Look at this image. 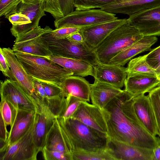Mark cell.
<instances>
[{
    "instance_id": "1",
    "label": "cell",
    "mask_w": 160,
    "mask_h": 160,
    "mask_svg": "<svg viewBox=\"0 0 160 160\" xmlns=\"http://www.w3.org/2000/svg\"><path fill=\"white\" fill-rule=\"evenodd\" d=\"M133 98L123 90L101 109L107 134L112 139L153 150L160 144V138L152 135L139 120L134 108Z\"/></svg>"
},
{
    "instance_id": "2",
    "label": "cell",
    "mask_w": 160,
    "mask_h": 160,
    "mask_svg": "<svg viewBox=\"0 0 160 160\" xmlns=\"http://www.w3.org/2000/svg\"><path fill=\"white\" fill-rule=\"evenodd\" d=\"M66 148L70 158L73 152L108 148V137L72 117H57ZM71 160V159H70Z\"/></svg>"
},
{
    "instance_id": "3",
    "label": "cell",
    "mask_w": 160,
    "mask_h": 160,
    "mask_svg": "<svg viewBox=\"0 0 160 160\" xmlns=\"http://www.w3.org/2000/svg\"><path fill=\"white\" fill-rule=\"evenodd\" d=\"M19 62L32 78L41 82L61 86L73 73L48 59L25 53L14 52Z\"/></svg>"
},
{
    "instance_id": "4",
    "label": "cell",
    "mask_w": 160,
    "mask_h": 160,
    "mask_svg": "<svg viewBox=\"0 0 160 160\" xmlns=\"http://www.w3.org/2000/svg\"><path fill=\"white\" fill-rule=\"evenodd\" d=\"M143 37L138 29L128 22L112 31L93 51L99 62L108 63L119 52Z\"/></svg>"
},
{
    "instance_id": "5",
    "label": "cell",
    "mask_w": 160,
    "mask_h": 160,
    "mask_svg": "<svg viewBox=\"0 0 160 160\" xmlns=\"http://www.w3.org/2000/svg\"><path fill=\"white\" fill-rule=\"evenodd\" d=\"M118 19L116 15L101 9L75 10L64 17L55 20L56 28L63 27L82 28L107 22Z\"/></svg>"
},
{
    "instance_id": "6",
    "label": "cell",
    "mask_w": 160,
    "mask_h": 160,
    "mask_svg": "<svg viewBox=\"0 0 160 160\" xmlns=\"http://www.w3.org/2000/svg\"><path fill=\"white\" fill-rule=\"evenodd\" d=\"M44 38L48 42L49 49L53 55L82 60L92 67L99 62L94 51L86 43L76 45L71 43L67 38Z\"/></svg>"
},
{
    "instance_id": "7",
    "label": "cell",
    "mask_w": 160,
    "mask_h": 160,
    "mask_svg": "<svg viewBox=\"0 0 160 160\" xmlns=\"http://www.w3.org/2000/svg\"><path fill=\"white\" fill-rule=\"evenodd\" d=\"M35 121L28 132L12 144L0 152V160H36L37 154L34 139Z\"/></svg>"
},
{
    "instance_id": "8",
    "label": "cell",
    "mask_w": 160,
    "mask_h": 160,
    "mask_svg": "<svg viewBox=\"0 0 160 160\" xmlns=\"http://www.w3.org/2000/svg\"><path fill=\"white\" fill-rule=\"evenodd\" d=\"M2 52L7 59L15 81L22 87L36 106L38 113L42 106L34 89L32 77L28 74L17 59L14 51L9 48H2Z\"/></svg>"
},
{
    "instance_id": "9",
    "label": "cell",
    "mask_w": 160,
    "mask_h": 160,
    "mask_svg": "<svg viewBox=\"0 0 160 160\" xmlns=\"http://www.w3.org/2000/svg\"><path fill=\"white\" fill-rule=\"evenodd\" d=\"M0 82L1 98L10 102L17 110L38 113L36 106L17 81L9 78Z\"/></svg>"
},
{
    "instance_id": "10",
    "label": "cell",
    "mask_w": 160,
    "mask_h": 160,
    "mask_svg": "<svg viewBox=\"0 0 160 160\" xmlns=\"http://www.w3.org/2000/svg\"><path fill=\"white\" fill-rule=\"evenodd\" d=\"M128 22L143 36L160 35V5L129 16Z\"/></svg>"
},
{
    "instance_id": "11",
    "label": "cell",
    "mask_w": 160,
    "mask_h": 160,
    "mask_svg": "<svg viewBox=\"0 0 160 160\" xmlns=\"http://www.w3.org/2000/svg\"><path fill=\"white\" fill-rule=\"evenodd\" d=\"M44 0H33L20 3L17 12H20L25 15L31 23L20 26L12 25L10 29L12 35L16 38L38 26L41 18L46 15Z\"/></svg>"
},
{
    "instance_id": "12",
    "label": "cell",
    "mask_w": 160,
    "mask_h": 160,
    "mask_svg": "<svg viewBox=\"0 0 160 160\" xmlns=\"http://www.w3.org/2000/svg\"><path fill=\"white\" fill-rule=\"evenodd\" d=\"M128 22V19L118 18L111 21L82 28L80 32L86 44L93 50L112 31Z\"/></svg>"
},
{
    "instance_id": "13",
    "label": "cell",
    "mask_w": 160,
    "mask_h": 160,
    "mask_svg": "<svg viewBox=\"0 0 160 160\" xmlns=\"http://www.w3.org/2000/svg\"><path fill=\"white\" fill-rule=\"evenodd\" d=\"M72 117L88 127L107 134V125L101 109L94 105L82 101Z\"/></svg>"
},
{
    "instance_id": "14",
    "label": "cell",
    "mask_w": 160,
    "mask_h": 160,
    "mask_svg": "<svg viewBox=\"0 0 160 160\" xmlns=\"http://www.w3.org/2000/svg\"><path fill=\"white\" fill-rule=\"evenodd\" d=\"M108 148L115 160H152L153 150L135 147L108 137Z\"/></svg>"
},
{
    "instance_id": "15",
    "label": "cell",
    "mask_w": 160,
    "mask_h": 160,
    "mask_svg": "<svg viewBox=\"0 0 160 160\" xmlns=\"http://www.w3.org/2000/svg\"><path fill=\"white\" fill-rule=\"evenodd\" d=\"M93 67L95 79L120 89L124 86L127 76L126 68L100 62Z\"/></svg>"
},
{
    "instance_id": "16",
    "label": "cell",
    "mask_w": 160,
    "mask_h": 160,
    "mask_svg": "<svg viewBox=\"0 0 160 160\" xmlns=\"http://www.w3.org/2000/svg\"><path fill=\"white\" fill-rule=\"evenodd\" d=\"M160 5V0H116L100 9L114 14L129 16L139 11Z\"/></svg>"
},
{
    "instance_id": "17",
    "label": "cell",
    "mask_w": 160,
    "mask_h": 160,
    "mask_svg": "<svg viewBox=\"0 0 160 160\" xmlns=\"http://www.w3.org/2000/svg\"><path fill=\"white\" fill-rule=\"evenodd\" d=\"M133 106L136 115L147 131L152 136L158 135L156 120L148 95L134 97Z\"/></svg>"
},
{
    "instance_id": "18",
    "label": "cell",
    "mask_w": 160,
    "mask_h": 160,
    "mask_svg": "<svg viewBox=\"0 0 160 160\" xmlns=\"http://www.w3.org/2000/svg\"><path fill=\"white\" fill-rule=\"evenodd\" d=\"M157 40L156 36H143L119 52L107 64L123 66L135 56L145 51H151V46Z\"/></svg>"
},
{
    "instance_id": "19",
    "label": "cell",
    "mask_w": 160,
    "mask_h": 160,
    "mask_svg": "<svg viewBox=\"0 0 160 160\" xmlns=\"http://www.w3.org/2000/svg\"><path fill=\"white\" fill-rule=\"evenodd\" d=\"M57 118L46 106L42 107L41 112L37 113L34 132V139L37 154L42 151L46 136Z\"/></svg>"
},
{
    "instance_id": "20",
    "label": "cell",
    "mask_w": 160,
    "mask_h": 160,
    "mask_svg": "<svg viewBox=\"0 0 160 160\" xmlns=\"http://www.w3.org/2000/svg\"><path fill=\"white\" fill-rule=\"evenodd\" d=\"M37 113L18 110L17 116L2 148L5 149L23 136L34 122Z\"/></svg>"
},
{
    "instance_id": "21",
    "label": "cell",
    "mask_w": 160,
    "mask_h": 160,
    "mask_svg": "<svg viewBox=\"0 0 160 160\" xmlns=\"http://www.w3.org/2000/svg\"><path fill=\"white\" fill-rule=\"evenodd\" d=\"M123 91L111 84L95 79L94 83L91 84L90 97L92 104L102 109Z\"/></svg>"
},
{
    "instance_id": "22",
    "label": "cell",
    "mask_w": 160,
    "mask_h": 160,
    "mask_svg": "<svg viewBox=\"0 0 160 160\" xmlns=\"http://www.w3.org/2000/svg\"><path fill=\"white\" fill-rule=\"evenodd\" d=\"M60 87L64 97L72 96L83 101L90 102L91 84L83 77L73 75L68 77Z\"/></svg>"
},
{
    "instance_id": "23",
    "label": "cell",
    "mask_w": 160,
    "mask_h": 160,
    "mask_svg": "<svg viewBox=\"0 0 160 160\" xmlns=\"http://www.w3.org/2000/svg\"><path fill=\"white\" fill-rule=\"evenodd\" d=\"M159 85L160 80L156 77L138 75L127 78L124 82V90L135 97L149 92Z\"/></svg>"
},
{
    "instance_id": "24",
    "label": "cell",
    "mask_w": 160,
    "mask_h": 160,
    "mask_svg": "<svg viewBox=\"0 0 160 160\" xmlns=\"http://www.w3.org/2000/svg\"><path fill=\"white\" fill-rule=\"evenodd\" d=\"M44 58L71 71L73 75L94 77L93 67L84 61L55 55Z\"/></svg>"
},
{
    "instance_id": "25",
    "label": "cell",
    "mask_w": 160,
    "mask_h": 160,
    "mask_svg": "<svg viewBox=\"0 0 160 160\" xmlns=\"http://www.w3.org/2000/svg\"><path fill=\"white\" fill-rule=\"evenodd\" d=\"M12 49L18 52L45 58L53 55L48 42L42 36L22 42L14 43Z\"/></svg>"
},
{
    "instance_id": "26",
    "label": "cell",
    "mask_w": 160,
    "mask_h": 160,
    "mask_svg": "<svg viewBox=\"0 0 160 160\" xmlns=\"http://www.w3.org/2000/svg\"><path fill=\"white\" fill-rule=\"evenodd\" d=\"M44 148L48 150L63 153L67 155L70 160L57 118L46 136Z\"/></svg>"
},
{
    "instance_id": "27",
    "label": "cell",
    "mask_w": 160,
    "mask_h": 160,
    "mask_svg": "<svg viewBox=\"0 0 160 160\" xmlns=\"http://www.w3.org/2000/svg\"><path fill=\"white\" fill-rule=\"evenodd\" d=\"M45 12L51 14L55 20L62 18L75 8L72 0H45Z\"/></svg>"
},
{
    "instance_id": "28",
    "label": "cell",
    "mask_w": 160,
    "mask_h": 160,
    "mask_svg": "<svg viewBox=\"0 0 160 160\" xmlns=\"http://www.w3.org/2000/svg\"><path fill=\"white\" fill-rule=\"evenodd\" d=\"M146 55L131 59L126 68L127 78L138 75L156 76L154 69L152 68L146 60Z\"/></svg>"
},
{
    "instance_id": "29",
    "label": "cell",
    "mask_w": 160,
    "mask_h": 160,
    "mask_svg": "<svg viewBox=\"0 0 160 160\" xmlns=\"http://www.w3.org/2000/svg\"><path fill=\"white\" fill-rule=\"evenodd\" d=\"M71 160H115L111 151L108 148L96 150H79L70 154Z\"/></svg>"
},
{
    "instance_id": "30",
    "label": "cell",
    "mask_w": 160,
    "mask_h": 160,
    "mask_svg": "<svg viewBox=\"0 0 160 160\" xmlns=\"http://www.w3.org/2000/svg\"><path fill=\"white\" fill-rule=\"evenodd\" d=\"M82 101L80 99L72 96L64 97L57 117L62 118L64 120L72 117Z\"/></svg>"
},
{
    "instance_id": "31",
    "label": "cell",
    "mask_w": 160,
    "mask_h": 160,
    "mask_svg": "<svg viewBox=\"0 0 160 160\" xmlns=\"http://www.w3.org/2000/svg\"><path fill=\"white\" fill-rule=\"evenodd\" d=\"M0 115L7 126L11 127L16 118L18 110L10 102L1 98Z\"/></svg>"
},
{
    "instance_id": "32",
    "label": "cell",
    "mask_w": 160,
    "mask_h": 160,
    "mask_svg": "<svg viewBox=\"0 0 160 160\" xmlns=\"http://www.w3.org/2000/svg\"><path fill=\"white\" fill-rule=\"evenodd\" d=\"M75 10H88L99 8L116 0H72Z\"/></svg>"
},
{
    "instance_id": "33",
    "label": "cell",
    "mask_w": 160,
    "mask_h": 160,
    "mask_svg": "<svg viewBox=\"0 0 160 160\" xmlns=\"http://www.w3.org/2000/svg\"><path fill=\"white\" fill-rule=\"evenodd\" d=\"M148 96L155 116L158 135L160 137V85L149 92Z\"/></svg>"
},
{
    "instance_id": "34",
    "label": "cell",
    "mask_w": 160,
    "mask_h": 160,
    "mask_svg": "<svg viewBox=\"0 0 160 160\" xmlns=\"http://www.w3.org/2000/svg\"><path fill=\"white\" fill-rule=\"evenodd\" d=\"M81 28L72 27H63L46 33L42 35L44 38L54 39L67 38L72 34L80 31Z\"/></svg>"
},
{
    "instance_id": "35",
    "label": "cell",
    "mask_w": 160,
    "mask_h": 160,
    "mask_svg": "<svg viewBox=\"0 0 160 160\" xmlns=\"http://www.w3.org/2000/svg\"><path fill=\"white\" fill-rule=\"evenodd\" d=\"M53 30L48 26H46L44 28H42L38 26L32 30L16 38L14 43H19L28 41L36 38L38 37L49 32Z\"/></svg>"
},
{
    "instance_id": "36",
    "label": "cell",
    "mask_w": 160,
    "mask_h": 160,
    "mask_svg": "<svg viewBox=\"0 0 160 160\" xmlns=\"http://www.w3.org/2000/svg\"><path fill=\"white\" fill-rule=\"evenodd\" d=\"M22 0H0V16L8 19L17 12L18 7Z\"/></svg>"
},
{
    "instance_id": "37",
    "label": "cell",
    "mask_w": 160,
    "mask_h": 160,
    "mask_svg": "<svg viewBox=\"0 0 160 160\" xmlns=\"http://www.w3.org/2000/svg\"><path fill=\"white\" fill-rule=\"evenodd\" d=\"M41 82L44 89L47 99L56 98L62 95V89L60 86L49 83Z\"/></svg>"
},
{
    "instance_id": "38",
    "label": "cell",
    "mask_w": 160,
    "mask_h": 160,
    "mask_svg": "<svg viewBox=\"0 0 160 160\" xmlns=\"http://www.w3.org/2000/svg\"><path fill=\"white\" fill-rule=\"evenodd\" d=\"M146 55L147 62L152 68L155 70L160 64V46L152 49Z\"/></svg>"
},
{
    "instance_id": "39",
    "label": "cell",
    "mask_w": 160,
    "mask_h": 160,
    "mask_svg": "<svg viewBox=\"0 0 160 160\" xmlns=\"http://www.w3.org/2000/svg\"><path fill=\"white\" fill-rule=\"evenodd\" d=\"M32 78L35 92L42 107L47 106V97L41 82L34 78Z\"/></svg>"
},
{
    "instance_id": "40",
    "label": "cell",
    "mask_w": 160,
    "mask_h": 160,
    "mask_svg": "<svg viewBox=\"0 0 160 160\" xmlns=\"http://www.w3.org/2000/svg\"><path fill=\"white\" fill-rule=\"evenodd\" d=\"M42 152L46 160H70L67 155L60 152L50 151L44 148Z\"/></svg>"
},
{
    "instance_id": "41",
    "label": "cell",
    "mask_w": 160,
    "mask_h": 160,
    "mask_svg": "<svg viewBox=\"0 0 160 160\" xmlns=\"http://www.w3.org/2000/svg\"><path fill=\"white\" fill-rule=\"evenodd\" d=\"M8 19L12 25L14 26H20L31 23L25 15L20 12H16L11 15Z\"/></svg>"
},
{
    "instance_id": "42",
    "label": "cell",
    "mask_w": 160,
    "mask_h": 160,
    "mask_svg": "<svg viewBox=\"0 0 160 160\" xmlns=\"http://www.w3.org/2000/svg\"><path fill=\"white\" fill-rule=\"evenodd\" d=\"M10 67L7 60L5 57L2 51V48H0V70L3 75L10 79L15 80L14 78L9 69Z\"/></svg>"
},
{
    "instance_id": "43",
    "label": "cell",
    "mask_w": 160,
    "mask_h": 160,
    "mask_svg": "<svg viewBox=\"0 0 160 160\" xmlns=\"http://www.w3.org/2000/svg\"><path fill=\"white\" fill-rule=\"evenodd\" d=\"M67 38L73 44L81 45L85 43L83 37L80 32L72 34Z\"/></svg>"
},
{
    "instance_id": "44",
    "label": "cell",
    "mask_w": 160,
    "mask_h": 160,
    "mask_svg": "<svg viewBox=\"0 0 160 160\" xmlns=\"http://www.w3.org/2000/svg\"><path fill=\"white\" fill-rule=\"evenodd\" d=\"M0 121V140L1 141L6 142L8 138L9 132H8L7 129V126L5 124L3 119L1 115Z\"/></svg>"
},
{
    "instance_id": "45",
    "label": "cell",
    "mask_w": 160,
    "mask_h": 160,
    "mask_svg": "<svg viewBox=\"0 0 160 160\" xmlns=\"http://www.w3.org/2000/svg\"><path fill=\"white\" fill-rule=\"evenodd\" d=\"M152 160H160V144L153 150Z\"/></svg>"
},
{
    "instance_id": "46",
    "label": "cell",
    "mask_w": 160,
    "mask_h": 160,
    "mask_svg": "<svg viewBox=\"0 0 160 160\" xmlns=\"http://www.w3.org/2000/svg\"><path fill=\"white\" fill-rule=\"evenodd\" d=\"M154 70L157 78L160 80V64Z\"/></svg>"
},
{
    "instance_id": "47",
    "label": "cell",
    "mask_w": 160,
    "mask_h": 160,
    "mask_svg": "<svg viewBox=\"0 0 160 160\" xmlns=\"http://www.w3.org/2000/svg\"><path fill=\"white\" fill-rule=\"evenodd\" d=\"M32 0H22V2H27V1H32Z\"/></svg>"
}]
</instances>
